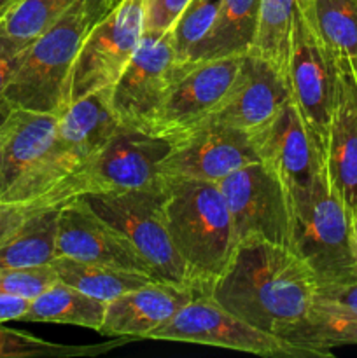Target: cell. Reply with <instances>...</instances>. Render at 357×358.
Listing matches in <instances>:
<instances>
[{
  "mask_svg": "<svg viewBox=\"0 0 357 358\" xmlns=\"http://www.w3.org/2000/svg\"><path fill=\"white\" fill-rule=\"evenodd\" d=\"M318 280L289 247L265 240L238 241L209 297L234 317L282 338L315 306Z\"/></svg>",
  "mask_w": 357,
  "mask_h": 358,
  "instance_id": "obj_1",
  "label": "cell"
},
{
  "mask_svg": "<svg viewBox=\"0 0 357 358\" xmlns=\"http://www.w3.org/2000/svg\"><path fill=\"white\" fill-rule=\"evenodd\" d=\"M163 212L172 243L188 268L192 287L209 296L238 243L219 184L164 178Z\"/></svg>",
  "mask_w": 357,
  "mask_h": 358,
  "instance_id": "obj_2",
  "label": "cell"
},
{
  "mask_svg": "<svg viewBox=\"0 0 357 358\" xmlns=\"http://www.w3.org/2000/svg\"><path fill=\"white\" fill-rule=\"evenodd\" d=\"M114 3L115 0H77L52 27L27 45L2 100L10 108L59 114L77 52L91 28Z\"/></svg>",
  "mask_w": 357,
  "mask_h": 358,
  "instance_id": "obj_3",
  "label": "cell"
},
{
  "mask_svg": "<svg viewBox=\"0 0 357 358\" xmlns=\"http://www.w3.org/2000/svg\"><path fill=\"white\" fill-rule=\"evenodd\" d=\"M119 126L121 121L112 108L111 90L94 91L63 107L48 152L0 201L41 206V199L83 168Z\"/></svg>",
  "mask_w": 357,
  "mask_h": 358,
  "instance_id": "obj_4",
  "label": "cell"
},
{
  "mask_svg": "<svg viewBox=\"0 0 357 358\" xmlns=\"http://www.w3.org/2000/svg\"><path fill=\"white\" fill-rule=\"evenodd\" d=\"M170 147L167 138L121 124L83 168L55 185L41 199V206H62L84 196L161 187L163 177L160 164Z\"/></svg>",
  "mask_w": 357,
  "mask_h": 358,
  "instance_id": "obj_5",
  "label": "cell"
},
{
  "mask_svg": "<svg viewBox=\"0 0 357 358\" xmlns=\"http://www.w3.org/2000/svg\"><path fill=\"white\" fill-rule=\"evenodd\" d=\"M290 208V248L310 266L318 285L356 280L349 210L332 187L324 161L310 191L293 199Z\"/></svg>",
  "mask_w": 357,
  "mask_h": 358,
  "instance_id": "obj_6",
  "label": "cell"
},
{
  "mask_svg": "<svg viewBox=\"0 0 357 358\" xmlns=\"http://www.w3.org/2000/svg\"><path fill=\"white\" fill-rule=\"evenodd\" d=\"M80 199L130 241L149 266L154 280L195 290L188 268L168 233L163 212V185L149 191L94 194Z\"/></svg>",
  "mask_w": 357,
  "mask_h": 358,
  "instance_id": "obj_7",
  "label": "cell"
},
{
  "mask_svg": "<svg viewBox=\"0 0 357 358\" xmlns=\"http://www.w3.org/2000/svg\"><path fill=\"white\" fill-rule=\"evenodd\" d=\"M147 339L216 346L261 357H328L308 346H300L280 336L254 327L220 308L209 296H196Z\"/></svg>",
  "mask_w": 357,
  "mask_h": 358,
  "instance_id": "obj_8",
  "label": "cell"
},
{
  "mask_svg": "<svg viewBox=\"0 0 357 358\" xmlns=\"http://www.w3.org/2000/svg\"><path fill=\"white\" fill-rule=\"evenodd\" d=\"M244 56L202 59L177 69V76L144 131L172 142L209 122L230 96Z\"/></svg>",
  "mask_w": 357,
  "mask_h": 358,
  "instance_id": "obj_9",
  "label": "cell"
},
{
  "mask_svg": "<svg viewBox=\"0 0 357 358\" xmlns=\"http://www.w3.org/2000/svg\"><path fill=\"white\" fill-rule=\"evenodd\" d=\"M144 35V0H115L80 45L65 87L63 107L100 90H112Z\"/></svg>",
  "mask_w": 357,
  "mask_h": 358,
  "instance_id": "obj_10",
  "label": "cell"
},
{
  "mask_svg": "<svg viewBox=\"0 0 357 358\" xmlns=\"http://www.w3.org/2000/svg\"><path fill=\"white\" fill-rule=\"evenodd\" d=\"M237 241L265 240L290 248L293 208L287 189L268 166L255 161L219 182Z\"/></svg>",
  "mask_w": 357,
  "mask_h": 358,
  "instance_id": "obj_11",
  "label": "cell"
},
{
  "mask_svg": "<svg viewBox=\"0 0 357 358\" xmlns=\"http://www.w3.org/2000/svg\"><path fill=\"white\" fill-rule=\"evenodd\" d=\"M340 84V69L298 6L290 34L287 86L312 135L322 150Z\"/></svg>",
  "mask_w": 357,
  "mask_h": 358,
  "instance_id": "obj_12",
  "label": "cell"
},
{
  "mask_svg": "<svg viewBox=\"0 0 357 358\" xmlns=\"http://www.w3.org/2000/svg\"><path fill=\"white\" fill-rule=\"evenodd\" d=\"M170 143L160 164L163 180L188 178L219 184L233 171L259 161L251 136L216 122H205Z\"/></svg>",
  "mask_w": 357,
  "mask_h": 358,
  "instance_id": "obj_13",
  "label": "cell"
},
{
  "mask_svg": "<svg viewBox=\"0 0 357 358\" xmlns=\"http://www.w3.org/2000/svg\"><path fill=\"white\" fill-rule=\"evenodd\" d=\"M177 69L170 31H144L135 55L111 90L112 108L121 124L142 129L163 100Z\"/></svg>",
  "mask_w": 357,
  "mask_h": 358,
  "instance_id": "obj_14",
  "label": "cell"
},
{
  "mask_svg": "<svg viewBox=\"0 0 357 358\" xmlns=\"http://www.w3.org/2000/svg\"><path fill=\"white\" fill-rule=\"evenodd\" d=\"M252 142L259 161L280 178L289 192L290 201L310 191L324 157L317 140L290 98L275 121Z\"/></svg>",
  "mask_w": 357,
  "mask_h": 358,
  "instance_id": "obj_15",
  "label": "cell"
},
{
  "mask_svg": "<svg viewBox=\"0 0 357 358\" xmlns=\"http://www.w3.org/2000/svg\"><path fill=\"white\" fill-rule=\"evenodd\" d=\"M100 262L153 276L139 252L80 198L58 206L56 259Z\"/></svg>",
  "mask_w": 357,
  "mask_h": 358,
  "instance_id": "obj_16",
  "label": "cell"
},
{
  "mask_svg": "<svg viewBox=\"0 0 357 358\" xmlns=\"http://www.w3.org/2000/svg\"><path fill=\"white\" fill-rule=\"evenodd\" d=\"M289 98V86L279 72L247 52L230 96L209 122L230 126L254 140L275 121Z\"/></svg>",
  "mask_w": 357,
  "mask_h": 358,
  "instance_id": "obj_17",
  "label": "cell"
},
{
  "mask_svg": "<svg viewBox=\"0 0 357 358\" xmlns=\"http://www.w3.org/2000/svg\"><path fill=\"white\" fill-rule=\"evenodd\" d=\"M196 296L200 294L186 287L153 280L107 303L104 324L98 334L108 338L126 336L133 339H147L154 329L170 320Z\"/></svg>",
  "mask_w": 357,
  "mask_h": 358,
  "instance_id": "obj_18",
  "label": "cell"
},
{
  "mask_svg": "<svg viewBox=\"0 0 357 358\" xmlns=\"http://www.w3.org/2000/svg\"><path fill=\"white\" fill-rule=\"evenodd\" d=\"M322 157L343 205L357 210V86L342 70Z\"/></svg>",
  "mask_w": 357,
  "mask_h": 358,
  "instance_id": "obj_19",
  "label": "cell"
},
{
  "mask_svg": "<svg viewBox=\"0 0 357 358\" xmlns=\"http://www.w3.org/2000/svg\"><path fill=\"white\" fill-rule=\"evenodd\" d=\"M58 126V114L10 108L0 128V199L44 157Z\"/></svg>",
  "mask_w": 357,
  "mask_h": 358,
  "instance_id": "obj_20",
  "label": "cell"
},
{
  "mask_svg": "<svg viewBox=\"0 0 357 358\" xmlns=\"http://www.w3.org/2000/svg\"><path fill=\"white\" fill-rule=\"evenodd\" d=\"M300 9L336 66L357 86V0H300Z\"/></svg>",
  "mask_w": 357,
  "mask_h": 358,
  "instance_id": "obj_21",
  "label": "cell"
},
{
  "mask_svg": "<svg viewBox=\"0 0 357 358\" xmlns=\"http://www.w3.org/2000/svg\"><path fill=\"white\" fill-rule=\"evenodd\" d=\"M58 206L35 208L0 241V269L52 264L56 259Z\"/></svg>",
  "mask_w": 357,
  "mask_h": 358,
  "instance_id": "obj_22",
  "label": "cell"
},
{
  "mask_svg": "<svg viewBox=\"0 0 357 358\" xmlns=\"http://www.w3.org/2000/svg\"><path fill=\"white\" fill-rule=\"evenodd\" d=\"M105 311L107 303L56 280L30 301L21 322L77 325L98 332L104 324Z\"/></svg>",
  "mask_w": 357,
  "mask_h": 358,
  "instance_id": "obj_23",
  "label": "cell"
},
{
  "mask_svg": "<svg viewBox=\"0 0 357 358\" xmlns=\"http://www.w3.org/2000/svg\"><path fill=\"white\" fill-rule=\"evenodd\" d=\"M59 282L76 287L80 292L93 296L104 303L118 299L122 294L153 282V276L132 269L115 268L100 262H84L59 257L52 261Z\"/></svg>",
  "mask_w": 357,
  "mask_h": 358,
  "instance_id": "obj_24",
  "label": "cell"
},
{
  "mask_svg": "<svg viewBox=\"0 0 357 358\" xmlns=\"http://www.w3.org/2000/svg\"><path fill=\"white\" fill-rule=\"evenodd\" d=\"M300 0H261L251 55L265 59L287 83L290 34Z\"/></svg>",
  "mask_w": 357,
  "mask_h": 358,
  "instance_id": "obj_25",
  "label": "cell"
},
{
  "mask_svg": "<svg viewBox=\"0 0 357 358\" xmlns=\"http://www.w3.org/2000/svg\"><path fill=\"white\" fill-rule=\"evenodd\" d=\"M259 2L261 0H223L216 27L203 45L198 62L230 55H247L258 27Z\"/></svg>",
  "mask_w": 357,
  "mask_h": 358,
  "instance_id": "obj_26",
  "label": "cell"
},
{
  "mask_svg": "<svg viewBox=\"0 0 357 358\" xmlns=\"http://www.w3.org/2000/svg\"><path fill=\"white\" fill-rule=\"evenodd\" d=\"M282 338L331 357L332 346L357 345V313L315 301L308 317L289 329Z\"/></svg>",
  "mask_w": 357,
  "mask_h": 358,
  "instance_id": "obj_27",
  "label": "cell"
},
{
  "mask_svg": "<svg viewBox=\"0 0 357 358\" xmlns=\"http://www.w3.org/2000/svg\"><path fill=\"white\" fill-rule=\"evenodd\" d=\"M223 0H189L174 27L170 28L172 44L178 69L198 62L203 45L209 41Z\"/></svg>",
  "mask_w": 357,
  "mask_h": 358,
  "instance_id": "obj_28",
  "label": "cell"
},
{
  "mask_svg": "<svg viewBox=\"0 0 357 358\" xmlns=\"http://www.w3.org/2000/svg\"><path fill=\"white\" fill-rule=\"evenodd\" d=\"M136 341L126 336L112 338L104 345H58V343L46 341V339L31 336L28 332L14 331L0 325V358H76V357H94L102 353H108L112 350L125 346L128 343Z\"/></svg>",
  "mask_w": 357,
  "mask_h": 358,
  "instance_id": "obj_29",
  "label": "cell"
},
{
  "mask_svg": "<svg viewBox=\"0 0 357 358\" xmlns=\"http://www.w3.org/2000/svg\"><path fill=\"white\" fill-rule=\"evenodd\" d=\"M76 2L77 0H18L0 17V34L30 44Z\"/></svg>",
  "mask_w": 357,
  "mask_h": 358,
  "instance_id": "obj_30",
  "label": "cell"
},
{
  "mask_svg": "<svg viewBox=\"0 0 357 358\" xmlns=\"http://www.w3.org/2000/svg\"><path fill=\"white\" fill-rule=\"evenodd\" d=\"M58 280L55 266H34V268H2L0 269V294L35 299L49 285Z\"/></svg>",
  "mask_w": 357,
  "mask_h": 358,
  "instance_id": "obj_31",
  "label": "cell"
},
{
  "mask_svg": "<svg viewBox=\"0 0 357 358\" xmlns=\"http://www.w3.org/2000/svg\"><path fill=\"white\" fill-rule=\"evenodd\" d=\"M189 0H144V31L167 34Z\"/></svg>",
  "mask_w": 357,
  "mask_h": 358,
  "instance_id": "obj_32",
  "label": "cell"
},
{
  "mask_svg": "<svg viewBox=\"0 0 357 358\" xmlns=\"http://www.w3.org/2000/svg\"><path fill=\"white\" fill-rule=\"evenodd\" d=\"M317 303L350 311V313H357V280L346 283L318 285Z\"/></svg>",
  "mask_w": 357,
  "mask_h": 358,
  "instance_id": "obj_33",
  "label": "cell"
},
{
  "mask_svg": "<svg viewBox=\"0 0 357 358\" xmlns=\"http://www.w3.org/2000/svg\"><path fill=\"white\" fill-rule=\"evenodd\" d=\"M28 44L18 42L7 35L0 34V100H2L4 90L9 84L10 77L16 72L21 58L24 55V49Z\"/></svg>",
  "mask_w": 357,
  "mask_h": 358,
  "instance_id": "obj_34",
  "label": "cell"
},
{
  "mask_svg": "<svg viewBox=\"0 0 357 358\" xmlns=\"http://www.w3.org/2000/svg\"><path fill=\"white\" fill-rule=\"evenodd\" d=\"M35 208H44L37 205H24V203L0 201V241L16 229Z\"/></svg>",
  "mask_w": 357,
  "mask_h": 358,
  "instance_id": "obj_35",
  "label": "cell"
},
{
  "mask_svg": "<svg viewBox=\"0 0 357 358\" xmlns=\"http://www.w3.org/2000/svg\"><path fill=\"white\" fill-rule=\"evenodd\" d=\"M30 301L9 294H0V324L4 322H13L23 318L24 311L28 310Z\"/></svg>",
  "mask_w": 357,
  "mask_h": 358,
  "instance_id": "obj_36",
  "label": "cell"
},
{
  "mask_svg": "<svg viewBox=\"0 0 357 358\" xmlns=\"http://www.w3.org/2000/svg\"><path fill=\"white\" fill-rule=\"evenodd\" d=\"M349 215H350V250H352L354 269H356V280H357V210L350 212Z\"/></svg>",
  "mask_w": 357,
  "mask_h": 358,
  "instance_id": "obj_37",
  "label": "cell"
},
{
  "mask_svg": "<svg viewBox=\"0 0 357 358\" xmlns=\"http://www.w3.org/2000/svg\"><path fill=\"white\" fill-rule=\"evenodd\" d=\"M9 110H10L9 105H7L4 100H0V128H2V124H4V121H6Z\"/></svg>",
  "mask_w": 357,
  "mask_h": 358,
  "instance_id": "obj_38",
  "label": "cell"
},
{
  "mask_svg": "<svg viewBox=\"0 0 357 358\" xmlns=\"http://www.w3.org/2000/svg\"><path fill=\"white\" fill-rule=\"evenodd\" d=\"M10 3H13V0H0V17L6 14V10L9 9Z\"/></svg>",
  "mask_w": 357,
  "mask_h": 358,
  "instance_id": "obj_39",
  "label": "cell"
},
{
  "mask_svg": "<svg viewBox=\"0 0 357 358\" xmlns=\"http://www.w3.org/2000/svg\"><path fill=\"white\" fill-rule=\"evenodd\" d=\"M18 2V0H13V3H16ZM13 3H10V6H13Z\"/></svg>",
  "mask_w": 357,
  "mask_h": 358,
  "instance_id": "obj_40",
  "label": "cell"
}]
</instances>
